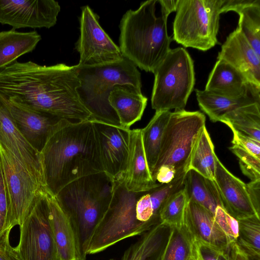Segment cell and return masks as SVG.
Listing matches in <instances>:
<instances>
[{
  "mask_svg": "<svg viewBox=\"0 0 260 260\" xmlns=\"http://www.w3.org/2000/svg\"><path fill=\"white\" fill-rule=\"evenodd\" d=\"M79 85L76 65L15 61L0 70V94L9 101L73 122L91 120L77 91Z\"/></svg>",
  "mask_w": 260,
  "mask_h": 260,
  "instance_id": "1",
  "label": "cell"
},
{
  "mask_svg": "<svg viewBox=\"0 0 260 260\" xmlns=\"http://www.w3.org/2000/svg\"><path fill=\"white\" fill-rule=\"evenodd\" d=\"M46 189L54 196L80 178L104 172L91 120H66L40 153Z\"/></svg>",
  "mask_w": 260,
  "mask_h": 260,
  "instance_id": "2",
  "label": "cell"
},
{
  "mask_svg": "<svg viewBox=\"0 0 260 260\" xmlns=\"http://www.w3.org/2000/svg\"><path fill=\"white\" fill-rule=\"evenodd\" d=\"M114 184L102 172L71 182L55 196L72 226L77 260L86 259L92 236L110 203Z\"/></svg>",
  "mask_w": 260,
  "mask_h": 260,
  "instance_id": "3",
  "label": "cell"
},
{
  "mask_svg": "<svg viewBox=\"0 0 260 260\" xmlns=\"http://www.w3.org/2000/svg\"><path fill=\"white\" fill-rule=\"evenodd\" d=\"M157 0L141 3L129 10L120 23L119 49L123 57L137 67L153 73L171 50L168 18L156 14Z\"/></svg>",
  "mask_w": 260,
  "mask_h": 260,
  "instance_id": "4",
  "label": "cell"
},
{
  "mask_svg": "<svg viewBox=\"0 0 260 260\" xmlns=\"http://www.w3.org/2000/svg\"><path fill=\"white\" fill-rule=\"evenodd\" d=\"M76 67L80 82L77 91L91 114V120L121 127L109 98L116 85L129 84L141 89V74L137 67L124 57L120 61L108 64Z\"/></svg>",
  "mask_w": 260,
  "mask_h": 260,
  "instance_id": "5",
  "label": "cell"
},
{
  "mask_svg": "<svg viewBox=\"0 0 260 260\" xmlns=\"http://www.w3.org/2000/svg\"><path fill=\"white\" fill-rule=\"evenodd\" d=\"M153 73L152 108L155 112L184 109L196 81L193 60L187 50L171 49Z\"/></svg>",
  "mask_w": 260,
  "mask_h": 260,
  "instance_id": "6",
  "label": "cell"
},
{
  "mask_svg": "<svg viewBox=\"0 0 260 260\" xmlns=\"http://www.w3.org/2000/svg\"><path fill=\"white\" fill-rule=\"evenodd\" d=\"M142 192L128 191L123 180L114 181L110 203L94 232L87 254L101 252L124 239L141 235L152 228L137 219L136 204Z\"/></svg>",
  "mask_w": 260,
  "mask_h": 260,
  "instance_id": "7",
  "label": "cell"
},
{
  "mask_svg": "<svg viewBox=\"0 0 260 260\" xmlns=\"http://www.w3.org/2000/svg\"><path fill=\"white\" fill-rule=\"evenodd\" d=\"M222 0H178L173 39L184 47L207 51L218 43Z\"/></svg>",
  "mask_w": 260,
  "mask_h": 260,
  "instance_id": "8",
  "label": "cell"
},
{
  "mask_svg": "<svg viewBox=\"0 0 260 260\" xmlns=\"http://www.w3.org/2000/svg\"><path fill=\"white\" fill-rule=\"evenodd\" d=\"M205 121V115L198 111L183 109L171 112L151 177L160 168L174 171L178 178L185 176L194 143Z\"/></svg>",
  "mask_w": 260,
  "mask_h": 260,
  "instance_id": "9",
  "label": "cell"
},
{
  "mask_svg": "<svg viewBox=\"0 0 260 260\" xmlns=\"http://www.w3.org/2000/svg\"><path fill=\"white\" fill-rule=\"evenodd\" d=\"M15 248L20 260H61L50 223L47 190L40 193L20 226Z\"/></svg>",
  "mask_w": 260,
  "mask_h": 260,
  "instance_id": "10",
  "label": "cell"
},
{
  "mask_svg": "<svg viewBox=\"0 0 260 260\" xmlns=\"http://www.w3.org/2000/svg\"><path fill=\"white\" fill-rule=\"evenodd\" d=\"M0 160L10 203L9 228L22 225L43 190L11 153L0 146Z\"/></svg>",
  "mask_w": 260,
  "mask_h": 260,
  "instance_id": "11",
  "label": "cell"
},
{
  "mask_svg": "<svg viewBox=\"0 0 260 260\" xmlns=\"http://www.w3.org/2000/svg\"><path fill=\"white\" fill-rule=\"evenodd\" d=\"M80 32L76 46L80 55L79 66H102L123 59L119 47L100 25L99 16L88 6L81 8Z\"/></svg>",
  "mask_w": 260,
  "mask_h": 260,
  "instance_id": "12",
  "label": "cell"
},
{
  "mask_svg": "<svg viewBox=\"0 0 260 260\" xmlns=\"http://www.w3.org/2000/svg\"><path fill=\"white\" fill-rule=\"evenodd\" d=\"M60 10L54 0H0V23L15 29L49 28L56 24Z\"/></svg>",
  "mask_w": 260,
  "mask_h": 260,
  "instance_id": "13",
  "label": "cell"
},
{
  "mask_svg": "<svg viewBox=\"0 0 260 260\" xmlns=\"http://www.w3.org/2000/svg\"><path fill=\"white\" fill-rule=\"evenodd\" d=\"M92 122L104 172L114 181L123 180L131 129L96 121Z\"/></svg>",
  "mask_w": 260,
  "mask_h": 260,
  "instance_id": "14",
  "label": "cell"
},
{
  "mask_svg": "<svg viewBox=\"0 0 260 260\" xmlns=\"http://www.w3.org/2000/svg\"><path fill=\"white\" fill-rule=\"evenodd\" d=\"M0 146L13 154L46 189L40 153L25 139L10 112L9 101L0 94Z\"/></svg>",
  "mask_w": 260,
  "mask_h": 260,
  "instance_id": "15",
  "label": "cell"
},
{
  "mask_svg": "<svg viewBox=\"0 0 260 260\" xmlns=\"http://www.w3.org/2000/svg\"><path fill=\"white\" fill-rule=\"evenodd\" d=\"M11 113L26 141L41 153L51 134L67 119L9 101Z\"/></svg>",
  "mask_w": 260,
  "mask_h": 260,
  "instance_id": "16",
  "label": "cell"
},
{
  "mask_svg": "<svg viewBox=\"0 0 260 260\" xmlns=\"http://www.w3.org/2000/svg\"><path fill=\"white\" fill-rule=\"evenodd\" d=\"M214 182L218 191L221 207L237 220L256 215L246 184L235 176L216 159Z\"/></svg>",
  "mask_w": 260,
  "mask_h": 260,
  "instance_id": "17",
  "label": "cell"
},
{
  "mask_svg": "<svg viewBox=\"0 0 260 260\" xmlns=\"http://www.w3.org/2000/svg\"><path fill=\"white\" fill-rule=\"evenodd\" d=\"M183 223L196 243L229 253L232 242L216 223L213 214L191 200L187 202Z\"/></svg>",
  "mask_w": 260,
  "mask_h": 260,
  "instance_id": "18",
  "label": "cell"
},
{
  "mask_svg": "<svg viewBox=\"0 0 260 260\" xmlns=\"http://www.w3.org/2000/svg\"><path fill=\"white\" fill-rule=\"evenodd\" d=\"M217 59L231 64L249 83L260 88V57L238 27L227 37Z\"/></svg>",
  "mask_w": 260,
  "mask_h": 260,
  "instance_id": "19",
  "label": "cell"
},
{
  "mask_svg": "<svg viewBox=\"0 0 260 260\" xmlns=\"http://www.w3.org/2000/svg\"><path fill=\"white\" fill-rule=\"evenodd\" d=\"M123 182L126 188L132 192L148 191L159 184L153 180L148 169L141 129L130 130L129 154Z\"/></svg>",
  "mask_w": 260,
  "mask_h": 260,
  "instance_id": "20",
  "label": "cell"
},
{
  "mask_svg": "<svg viewBox=\"0 0 260 260\" xmlns=\"http://www.w3.org/2000/svg\"><path fill=\"white\" fill-rule=\"evenodd\" d=\"M204 90L229 97L260 91V88L249 83L240 71L221 59H217L214 64Z\"/></svg>",
  "mask_w": 260,
  "mask_h": 260,
  "instance_id": "21",
  "label": "cell"
},
{
  "mask_svg": "<svg viewBox=\"0 0 260 260\" xmlns=\"http://www.w3.org/2000/svg\"><path fill=\"white\" fill-rule=\"evenodd\" d=\"M109 101L116 113L121 127L129 129L139 121L147 105V98L141 89L129 84L116 85L111 91Z\"/></svg>",
  "mask_w": 260,
  "mask_h": 260,
  "instance_id": "22",
  "label": "cell"
},
{
  "mask_svg": "<svg viewBox=\"0 0 260 260\" xmlns=\"http://www.w3.org/2000/svg\"><path fill=\"white\" fill-rule=\"evenodd\" d=\"M172 227L158 223L142 234L125 251L121 260H160L169 240Z\"/></svg>",
  "mask_w": 260,
  "mask_h": 260,
  "instance_id": "23",
  "label": "cell"
},
{
  "mask_svg": "<svg viewBox=\"0 0 260 260\" xmlns=\"http://www.w3.org/2000/svg\"><path fill=\"white\" fill-rule=\"evenodd\" d=\"M200 109L213 122H221L223 117L238 108L255 102L260 103L259 92H254L240 97H229L205 90L195 89Z\"/></svg>",
  "mask_w": 260,
  "mask_h": 260,
  "instance_id": "24",
  "label": "cell"
},
{
  "mask_svg": "<svg viewBox=\"0 0 260 260\" xmlns=\"http://www.w3.org/2000/svg\"><path fill=\"white\" fill-rule=\"evenodd\" d=\"M51 226L61 260H77L71 223L55 196L47 191Z\"/></svg>",
  "mask_w": 260,
  "mask_h": 260,
  "instance_id": "25",
  "label": "cell"
},
{
  "mask_svg": "<svg viewBox=\"0 0 260 260\" xmlns=\"http://www.w3.org/2000/svg\"><path fill=\"white\" fill-rule=\"evenodd\" d=\"M41 40V36L35 30L20 32L13 28L1 31L0 70L21 56L32 52Z\"/></svg>",
  "mask_w": 260,
  "mask_h": 260,
  "instance_id": "26",
  "label": "cell"
},
{
  "mask_svg": "<svg viewBox=\"0 0 260 260\" xmlns=\"http://www.w3.org/2000/svg\"><path fill=\"white\" fill-rule=\"evenodd\" d=\"M183 188L187 201L194 202L213 214L218 206L221 207L219 194L214 181L192 170H188L185 175Z\"/></svg>",
  "mask_w": 260,
  "mask_h": 260,
  "instance_id": "27",
  "label": "cell"
},
{
  "mask_svg": "<svg viewBox=\"0 0 260 260\" xmlns=\"http://www.w3.org/2000/svg\"><path fill=\"white\" fill-rule=\"evenodd\" d=\"M171 114L170 111L155 112L148 124L141 129L143 146L151 175L159 157L164 131Z\"/></svg>",
  "mask_w": 260,
  "mask_h": 260,
  "instance_id": "28",
  "label": "cell"
},
{
  "mask_svg": "<svg viewBox=\"0 0 260 260\" xmlns=\"http://www.w3.org/2000/svg\"><path fill=\"white\" fill-rule=\"evenodd\" d=\"M217 158L214 145L205 125L194 143L188 170H192L203 177L214 180Z\"/></svg>",
  "mask_w": 260,
  "mask_h": 260,
  "instance_id": "29",
  "label": "cell"
},
{
  "mask_svg": "<svg viewBox=\"0 0 260 260\" xmlns=\"http://www.w3.org/2000/svg\"><path fill=\"white\" fill-rule=\"evenodd\" d=\"M221 122L260 142V103L238 108L225 115Z\"/></svg>",
  "mask_w": 260,
  "mask_h": 260,
  "instance_id": "30",
  "label": "cell"
},
{
  "mask_svg": "<svg viewBox=\"0 0 260 260\" xmlns=\"http://www.w3.org/2000/svg\"><path fill=\"white\" fill-rule=\"evenodd\" d=\"M197 256L196 243L183 222L172 227L160 260H196Z\"/></svg>",
  "mask_w": 260,
  "mask_h": 260,
  "instance_id": "31",
  "label": "cell"
},
{
  "mask_svg": "<svg viewBox=\"0 0 260 260\" xmlns=\"http://www.w3.org/2000/svg\"><path fill=\"white\" fill-rule=\"evenodd\" d=\"M236 243L250 259H260V217L256 215L238 219Z\"/></svg>",
  "mask_w": 260,
  "mask_h": 260,
  "instance_id": "32",
  "label": "cell"
},
{
  "mask_svg": "<svg viewBox=\"0 0 260 260\" xmlns=\"http://www.w3.org/2000/svg\"><path fill=\"white\" fill-rule=\"evenodd\" d=\"M238 14L237 27L260 57V0L244 7Z\"/></svg>",
  "mask_w": 260,
  "mask_h": 260,
  "instance_id": "33",
  "label": "cell"
},
{
  "mask_svg": "<svg viewBox=\"0 0 260 260\" xmlns=\"http://www.w3.org/2000/svg\"><path fill=\"white\" fill-rule=\"evenodd\" d=\"M187 202L183 188L174 194L162 208L159 213L160 222L171 227L181 225L183 222L184 214Z\"/></svg>",
  "mask_w": 260,
  "mask_h": 260,
  "instance_id": "34",
  "label": "cell"
},
{
  "mask_svg": "<svg viewBox=\"0 0 260 260\" xmlns=\"http://www.w3.org/2000/svg\"><path fill=\"white\" fill-rule=\"evenodd\" d=\"M229 149L238 158L242 173L250 181L260 180V158L237 145L233 144Z\"/></svg>",
  "mask_w": 260,
  "mask_h": 260,
  "instance_id": "35",
  "label": "cell"
},
{
  "mask_svg": "<svg viewBox=\"0 0 260 260\" xmlns=\"http://www.w3.org/2000/svg\"><path fill=\"white\" fill-rule=\"evenodd\" d=\"M214 220L232 242H236L239 233L238 220L218 206L213 214Z\"/></svg>",
  "mask_w": 260,
  "mask_h": 260,
  "instance_id": "36",
  "label": "cell"
},
{
  "mask_svg": "<svg viewBox=\"0 0 260 260\" xmlns=\"http://www.w3.org/2000/svg\"><path fill=\"white\" fill-rule=\"evenodd\" d=\"M10 203L0 160V235L9 228Z\"/></svg>",
  "mask_w": 260,
  "mask_h": 260,
  "instance_id": "37",
  "label": "cell"
},
{
  "mask_svg": "<svg viewBox=\"0 0 260 260\" xmlns=\"http://www.w3.org/2000/svg\"><path fill=\"white\" fill-rule=\"evenodd\" d=\"M233 132L232 143L237 145L256 157L260 158V142L243 135L230 127Z\"/></svg>",
  "mask_w": 260,
  "mask_h": 260,
  "instance_id": "38",
  "label": "cell"
},
{
  "mask_svg": "<svg viewBox=\"0 0 260 260\" xmlns=\"http://www.w3.org/2000/svg\"><path fill=\"white\" fill-rule=\"evenodd\" d=\"M11 230L8 228L0 235V260H20L16 248L10 243Z\"/></svg>",
  "mask_w": 260,
  "mask_h": 260,
  "instance_id": "39",
  "label": "cell"
},
{
  "mask_svg": "<svg viewBox=\"0 0 260 260\" xmlns=\"http://www.w3.org/2000/svg\"><path fill=\"white\" fill-rule=\"evenodd\" d=\"M196 243L197 257L199 260H230L229 253L220 251L201 244Z\"/></svg>",
  "mask_w": 260,
  "mask_h": 260,
  "instance_id": "40",
  "label": "cell"
},
{
  "mask_svg": "<svg viewBox=\"0 0 260 260\" xmlns=\"http://www.w3.org/2000/svg\"><path fill=\"white\" fill-rule=\"evenodd\" d=\"M251 203L257 214L260 216V180L246 184Z\"/></svg>",
  "mask_w": 260,
  "mask_h": 260,
  "instance_id": "41",
  "label": "cell"
},
{
  "mask_svg": "<svg viewBox=\"0 0 260 260\" xmlns=\"http://www.w3.org/2000/svg\"><path fill=\"white\" fill-rule=\"evenodd\" d=\"M257 0H222L220 13L233 11L238 13L244 7L252 4Z\"/></svg>",
  "mask_w": 260,
  "mask_h": 260,
  "instance_id": "42",
  "label": "cell"
},
{
  "mask_svg": "<svg viewBox=\"0 0 260 260\" xmlns=\"http://www.w3.org/2000/svg\"><path fill=\"white\" fill-rule=\"evenodd\" d=\"M160 6L161 14L168 18L169 14L176 12L178 0H157Z\"/></svg>",
  "mask_w": 260,
  "mask_h": 260,
  "instance_id": "43",
  "label": "cell"
},
{
  "mask_svg": "<svg viewBox=\"0 0 260 260\" xmlns=\"http://www.w3.org/2000/svg\"><path fill=\"white\" fill-rule=\"evenodd\" d=\"M229 255L230 260H251L238 247L235 242L231 243Z\"/></svg>",
  "mask_w": 260,
  "mask_h": 260,
  "instance_id": "44",
  "label": "cell"
},
{
  "mask_svg": "<svg viewBox=\"0 0 260 260\" xmlns=\"http://www.w3.org/2000/svg\"><path fill=\"white\" fill-rule=\"evenodd\" d=\"M109 260H116V259H114V258H111V259H110Z\"/></svg>",
  "mask_w": 260,
  "mask_h": 260,
  "instance_id": "45",
  "label": "cell"
},
{
  "mask_svg": "<svg viewBox=\"0 0 260 260\" xmlns=\"http://www.w3.org/2000/svg\"><path fill=\"white\" fill-rule=\"evenodd\" d=\"M196 260H199V259H198L197 258H197H196Z\"/></svg>",
  "mask_w": 260,
  "mask_h": 260,
  "instance_id": "46",
  "label": "cell"
}]
</instances>
